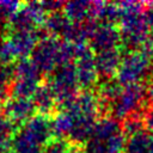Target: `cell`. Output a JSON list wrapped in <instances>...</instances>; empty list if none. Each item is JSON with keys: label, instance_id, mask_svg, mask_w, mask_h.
Wrapping results in <instances>:
<instances>
[{"label": "cell", "instance_id": "obj_19", "mask_svg": "<svg viewBox=\"0 0 153 153\" xmlns=\"http://www.w3.org/2000/svg\"><path fill=\"white\" fill-rule=\"evenodd\" d=\"M14 79H29L39 81L42 72L33 63L31 59H22L13 63Z\"/></svg>", "mask_w": 153, "mask_h": 153}, {"label": "cell", "instance_id": "obj_17", "mask_svg": "<svg viewBox=\"0 0 153 153\" xmlns=\"http://www.w3.org/2000/svg\"><path fill=\"white\" fill-rule=\"evenodd\" d=\"M74 126V118L67 110H60L51 118V127L54 136L68 139Z\"/></svg>", "mask_w": 153, "mask_h": 153}, {"label": "cell", "instance_id": "obj_4", "mask_svg": "<svg viewBox=\"0 0 153 153\" xmlns=\"http://www.w3.org/2000/svg\"><path fill=\"white\" fill-rule=\"evenodd\" d=\"M147 91L143 82L123 86L118 98L110 108L109 116L117 121H124L134 114L143 112L142 106L147 98Z\"/></svg>", "mask_w": 153, "mask_h": 153}, {"label": "cell", "instance_id": "obj_9", "mask_svg": "<svg viewBox=\"0 0 153 153\" xmlns=\"http://www.w3.org/2000/svg\"><path fill=\"white\" fill-rule=\"evenodd\" d=\"M88 44L93 53L117 49L122 45V36L116 24L99 23L91 36Z\"/></svg>", "mask_w": 153, "mask_h": 153}, {"label": "cell", "instance_id": "obj_32", "mask_svg": "<svg viewBox=\"0 0 153 153\" xmlns=\"http://www.w3.org/2000/svg\"><path fill=\"white\" fill-rule=\"evenodd\" d=\"M152 73H153V57H152Z\"/></svg>", "mask_w": 153, "mask_h": 153}, {"label": "cell", "instance_id": "obj_10", "mask_svg": "<svg viewBox=\"0 0 153 153\" xmlns=\"http://www.w3.org/2000/svg\"><path fill=\"white\" fill-rule=\"evenodd\" d=\"M74 65L76 69L78 81L82 91L92 90V87L97 85L98 78H99L93 50L90 49L82 55H80L79 57H76L74 61Z\"/></svg>", "mask_w": 153, "mask_h": 153}, {"label": "cell", "instance_id": "obj_24", "mask_svg": "<svg viewBox=\"0 0 153 153\" xmlns=\"http://www.w3.org/2000/svg\"><path fill=\"white\" fill-rule=\"evenodd\" d=\"M22 2L19 1H13V0H2L0 1V12L4 18L7 19V22L20 10Z\"/></svg>", "mask_w": 153, "mask_h": 153}, {"label": "cell", "instance_id": "obj_13", "mask_svg": "<svg viewBox=\"0 0 153 153\" xmlns=\"http://www.w3.org/2000/svg\"><path fill=\"white\" fill-rule=\"evenodd\" d=\"M73 23L66 17L63 12H57V13H51L48 14L43 26L45 35L54 36L61 39H65L72 29Z\"/></svg>", "mask_w": 153, "mask_h": 153}, {"label": "cell", "instance_id": "obj_5", "mask_svg": "<svg viewBox=\"0 0 153 153\" xmlns=\"http://www.w3.org/2000/svg\"><path fill=\"white\" fill-rule=\"evenodd\" d=\"M47 82L49 84L60 109L71 103L80 93V85L78 81L74 62L56 68Z\"/></svg>", "mask_w": 153, "mask_h": 153}, {"label": "cell", "instance_id": "obj_20", "mask_svg": "<svg viewBox=\"0 0 153 153\" xmlns=\"http://www.w3.org/2000/svg\"><path fill=\"white\" fill-rule=\"evenodd\" d=\"M39 81L37 80H29V79H14L10 93L14 98H26L32 99L33 94L39 87Z\"/></svg>", "mask_w": 153, "mask_h": 153}, {"label": "cell", "instance_id": "obj_7", "mask_svg": "<svg viewBox=\"0 0 153 153\" xmlns=\"http://www.w3.org/2000/svg\"><path fill=\"white\" fill-rule=\"evenodd\" d=\"M48 14L41 2H24L20 10L7 22L8 31L18 30H38L43 25Z\"/></svg>", "mask_w": 153, "mask_h": 153}, {"label": "cell", "instance_id": "obj_31", "mask_svg": "<svg viewBox=\"0 0 153 153\" xmlns=\"http://www.w3.org/2000/svg\"><path fill=\"white\" fill-rule=\"evenodd\" d=\"M145 6H147V7H153V1H147V2H145Z\"/></svg>", "mask_w": 153, "mask_h": 153}, {"label": "cell", "instance_id": "obj_1", "mask_svg": "<svg viewBox=\"0 0 153 153\" xmlns=\"http://www.w3.org/2000/svg\"><path fill=\"white\" fill-rule=\"evenodd\" d=\"M43 36L39 30L7 31L6 37L0 42V63L12 65L18 60L27 59Z\"/></svg>", "mask_w": 153, "mask_h": 153}, {"label": "cell", "instance_id": "obj_27", "mask_svg": "<svg viewBox=\"0 0 153 153\" xmlns=\"http://www.w3.org/2000/svg\"><path fill=\"white\" fill-rule=\"evenodd\" d=\"M145 17H146L147 23L153 32V7H147V10L145 11Z\"/></svg>", "mask_w": 153, "mask_h": 153}, {"label": "cell", "instance_id": "obj_3", "mask_svg": "<svg viewBox=\"0 0 153 153\" xmlns=\"http://www.w3.org/2000/svg\"><path fill=\"white\" fill-rule=\"evenodd\" d=\"M152 57L153 55L143 49L127 51L122 56L115 79L123 86L143 82L152 71Z\"/></svg>", "mask_w": 153, "mask_h": 153}, {"label": "cell", "instance_id": "obj_30", "mask_svg": "<svg viewBox=\"0 0 153 153\" xmlns=\"http://www.w3.org/2000/svg\"><path fill=\"white\" fill-rule=\"evenodd\" d=\"M0 153H16V151L12 147H7V148H1Z\"/></svg>", "mask_w": 153, "mask_h": 153}, {"label": "cell", "instance_id": "obj_29", "mask_svg": "<svg viewBox=\"0 0 153 153\" xmlns=\"http://www.w3.org/2000/svg\"><path fill=\"white\" fill-rule=\"evenodd\" d=\"M147 98H148L149 103L153 105V81H152V84H151V86H149V88L147 91Z\"/></svg>", "mask_w": 153, "mask_h": 153}, {"label": "cell", "instance_id": "obj_2", "mask_svg": "<svg viewBox=\"0 0 153 153\" xmlns=\"http://www.w3.org/2000/svg\"><path fill=\"white\" fill-rule=\"evenodd\" d=\"M118 29L122 36V45L130 50L141 49L153 41V32L147 23L145 12H121Z\"/></svg>", "mask_w": 153, "mask_h": 153}, {"label": "cell", "instance_id": "obj_16", "mask_svg": "<svg viewBox=\"0 0 153 153\" xmlns=\"http://www.w3.org/2000/svg\"><path fill=\"white\" fill-rule=\"evenodd\" d=\"M62 12L72 23L81 24L91 19V2L82 0L68 1L65 4Z\"/></svg>", "mask_w": 153, "mask_h": 153}, {"label": "cell", "instance_id": "obj_33", "mask_svg": "<svg viewBox=\"0 0 153 153\" xmlns=\"http://www.w3.org/2000/svg\"><path fill=\"white\" fill-rule=\"evenodd\" d=\"M2 18H4V17H2V14H1V12H0V20H1Z\"/></svg>", "mask_w": 153, "mask_h": 153}, {"label": "cell", "instance_id": "obj_12", "mask_svg": "<svg viewBox=\"0 0 153 153\" xmlns=\"http://www.w3.org/2000/svg\"><path fill=\"white\" fill-rule=\"evenodd\" d=\"M122 56L123 55H122L121 48L96 53L94 59H96V66L99 75L105 78V80L111 79L112 76H116V73L122 61Z\"/></svg>", "mask_w": 153, "mask_h": 153}, {"label": "cell", "instance_id": "obj_22", "mask_svg": "<svg viewBox=\"0 0 153 153\" xmlns=\"http://www.w3.org/2000/svg\"><path fill=\"white\" fill-rule=\"evenodd\" d=\"M17 131V126L4 115H0V149L11 147Z\"/></svg>", "mask_w": 153, "mask_h": 153}, {"label": "cell", "instance_id": "obj_26", "mask_svg": "<svg viewBox=\"0 0 153 153\" xmlns=\"http://www.w3.org/2000/svg\"><path fill=\"white\" fill-rule=\"evenodd\" d=\"M143 117H145L146 129L149 130L151 133H153V105H151V108L145 111Z\"/></svg>", "mask_w": 153, "mask_h": 153}, {"label": "cell", "instance_id": "obj_14", "mask_svg": "<svg viewBox=\"0 0 153 153\" xmlns=\"http://www.w3.org/2000/svg\"><path fill=\"white\" fill-rule=\"evenodd\" d=\"M32 102H33L38 114L45 115V116L51 115L56 110V106H57L55 96H54L48 82L39 85L38 90L36 91V93L32 97Z\"/></svg>", "mask_w": 153, "mask_h": 153}, {"label": "cell", "instance_id": "obj_18", "mask_svg": "<svg viewBox=\"0 0 153 153\" xmlns=\"http://www.w3.org/2000/svg\"><path fill=\"white\" fill-rule=\"evenodd\" d=\"M152 133L147 130L127 137L124 153H151Z\"/></svg>", "mask_w": 153, "mask_h": 153}, {"label": "cell", "instance_id": "obj_8", "mask_svg": "<svg viewBox=\"0 0 153 153\" xmlns=\"http://www.w3.org/2000/svg\"><path fill=\"white\" fill-rule=\"evenodd\" d=\"M18 131L33 145L43 148V146L54 137L51 118L45 115L37 114L23 124Z\"/></svg>", "mask_w": 153, "mask_h": 153}, {"label": "cell", "instance_id": "obj_11", "mask_svg": "<svg viewBox=\"0 0 153 153\" xmlns=\"http://www.w3.org/2000/svg\"><path fill=\"white\" fill-rule=\"evenodd\" d=\"M4 116L12 121L16 126L25 124L36 115V106L32 99L11 97L4 104Z\"/></svg>", "mask_w": 153, "mask_h": 153}, {"label": "cell", "instance_id": "obj_25", "mask_svg": "<svg viewBox=\"0 0 153 153\" xmlns=\"http://www.w3.org/2000/svg\"><path fill=\"white\" fill-rule=\"evenodd\" d=\"M44 11L47 12V14H51V13H57V12H62L65 4L62 1H56V0H49V1H42L41 2Z\"/></svg>", "mask_w": 153, "mask_h": 153}, {"label": "cell", "instance_id": "obj_23", "mask_svg": "<svg viewBox=\"0 0 153 153\" xmlns=\"http://www.w3.org/2000/svg\"><path fill=\"white\" fill-rule=\"evenodd\" d=\"M73 146L74 145L68 139L54 136L49 142L43 146L42 153H71Z\"/></svg>", "mask_w": 153, "mask_h": 153}, {"label": "cell", "instance_id": "obj_6", "mask_svg": "<svg viewBox=\"0 0 153 153\" xmlns=\"http://www.w3.org/2000/svg\"><path fill=\"white\" fill-rule=\"evenodd\" d=\"M60 45L61 38L49 35H44L37 43L31 54V60L42 73L53 74L55 69L60 67Z\"/></svg>", "mask_w": 153, "mask_h": 153}, {"label": "cell", "instance_id": "obj_15", "mask_svg": "<svg viewBox=\"0 0 153 153\" xmlns=\"http://www.w3.org/2000/svg\"><path fill=\"white\" fill-rule=\"evenodd\" d=\"M121 131H122V124L117 120L110 116H103L97 121L91 139L105 142L106 140H109L110 137H112L114 135Z\"/></svg>", "mask_w": 153, "mask_h": 153}, {"label": "cell", "instance_id": "obj_21", "mask_svg": "<svg viewBox=\"0 0 153 153\" xmlns=\"http://www.w3.org/2000/svg\"><path fill=\"white\" fill-rule=\"evenodd\" d=\"M142 114L143 112L134 114L128 118H126L124 121H122V133L124 134L126 137H129L147 130L145 124V117Z\"/></svg>", "mask_w": 153, "mask_h": 153}, {"label": "cell", "instance_id": "obj_28", "mask_svg": "<svg viewBox=\"0 0 153 153\" xmlns=\"http://www.w3.org/2000/svg\"><path fill=\"white\" fill-rule=\"evenodd\" d=\"M8 93H10L8 90H2V88H0V111H1V109H4V104H5V102L7 100Z\"/></svg>", "mask_w": 153, "mask_h": 153}]
</instances>
